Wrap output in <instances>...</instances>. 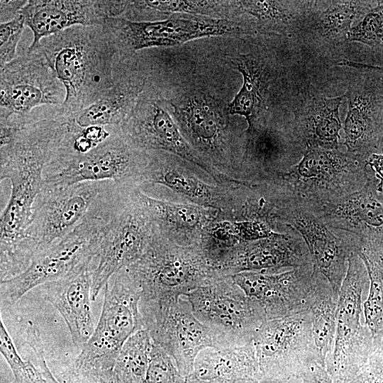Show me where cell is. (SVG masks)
Instances as JSON below:
<instances>
[{
  "mask_svg": "<svg viewBox=\"0 0 383 383\" xmlns=\"http://www.w3.org/2000/svg\"><path fill=\"white\" fill-rule=\"evenodd\" d=\"M58 131L52 116L31 118L0 144V179H8L11 194L0 220V257H10L30 226L43 171Z\"/></svg>",
  "mask_w": 383,
  "mask_h": 383,
  "instance_id": "1",
  "label": "cell"
},
{
  "mask_svg": "<svg viewBox=\"0 0 383 383\" xmlns=\"http://www.w3.org/2000/svg\"><path fill=\"white\" fill-rule=\"evenodd\" d=\"M45 56L65 89L62 110L75 113L99 100L113 84L118 56L102 26H76L43 38Z\"/></svg>",
  "mask_w": 383,
  "mask_h": 383,
  "instance_id": "2",
  "label": "cell"
},
{
  "mask_svg": "<svg viewBox=\"0 0 383 383\" xmlns=\"http://www.w3.org/2000/svg\"><path fill=\"white\" fill-rule=\"evenodd\" d=\"M111 279L105 287L99 321L74 362V374L90 383L108 378L123 344L145 328L139 310V283L126 268Z\"/></svg>",
  "mask_w": 383,
  "mask_h": 383,
  "instance_id": "3",
  "label": "cell"
},
{
  "mask_svg": "<svg viewBox=\"0 0 383 383\" xmlns=\"http://www.w3.org/2000/svg\"><path fill=\"white\" fill-rule=\"evenodd\" d=\"M112 182L43 187L23 240L8 264L0 269V281L24 271L38 254L75 228Z\"/></svg>",
  "mask_w": 383,
  "mask_h": 383,
  "instance_id": "4",
  "label": "cell"
},
{
  "mask_svg": "<svg viewBox=\"0 0 383 383\" xmlns=\"http://www.w3.org/2000/svg\"><path fill=\"white\" fill-rule=\"evenodd\" d=\"M124 268L140 286L139 307L185 296L225 277L201 248L178 245L159 230L142 256Z\"/></svg>",
  "mask_w": 383,
  "mask_h": 383,
  "instance_id": "5",
  "label": "cell"
},
{
  "mask_svg": "<svg viewBox=\"0 0 383 383\" xmlns=\"http://www.w3.org/2000/svg\"><path fill=\"white\" fill-rule=\"evenodd\" d=\"M106 194L70 233L38 254L20 274L1 281V304H13L35 287L62 278L97 257L111 214Z\"/></svg>",
  "mask_w": 383,
  "mask_h": 383,
  "instance_id": "6",
  "label": "cell"
},
{
  "mask_svg": "<svg viewBox=\"0 0 383 383\" xmlns=\"http://www.w3.org/2000/svg\"><path fill=\"white\" fill-rule=\"evenodd\" d=\"M367 162L340 150L307 146L299 162L271 179L282 194L302 204L324 203L360 189Z\"/></svg>",
  "mask_w": 383,
  "mask_h": 383,
  "instance_id": "7",
  "label": "cell"
},
{
  "mask_svg": "<svg viewBox=\"0 0 383 383\" xmlns=\"http://www.w3.org/2000/svg\"><path fill=\"white\" fill-rule=\"evenodd\" d=\"M141 187H119L92 270L91 299L118 271L137 261L158 229L140 196Z\"/></svg>",
  "mask_w": 383,
  "mask_h": 383,
  "instance_id": "8",
  "label": "cell"
},
{
  "mask_svg": "<svg viewBox=\"0 0 383 383\" xmlns=\"http://www.w3.org/2000/svg\"><path fill=\"white\" fill-rule=\"evenodd\" d=\"M145 158V151L132 147L116 127L106 140L86 152L52 148L43 171L44 187L111 181L141 187Z\"/></svg>",
  "mask_w": 383,
  "mask_h": 383,
  "instance_id": "9",
  "label": "cell"
},
{
  "mask_svg": "<svg viewBox=\"0 0 383 383\" xmlns=\"http://www.w3.org/2000/svg\"><path fill=\"white\" fill-rule=\"evenodd\" d=\"M369 282L363 261L353 252L338 293L333 347L326 360L333 383L349 382L374 351L370 331L362 322L363 294Z\"/></svg>",
  "mask_w": 383,
  "mask_h": 383,
  "instance_id": "10",
  "label": "cell"
},
{
  "mask_svg": "<svg viewBox=\"0 0 383 383\" xmlns=\"http://www.w3.org/2000/svg\"><path fill=\"white\" fill-rule=\"evenodd\" d=\"M252 343L262 382L287 383L301 378L313 364L322 365L309 311L265 321L256 331Z\"/></svg>",
  "mask_w": 383,
  "mask_h": 383,
  "instance_id": "11",
  "label": "cell"
},
{
  "mask_svg": "<svg viewBox=\"0 0 383 383\" xmlns=\"http://www.w3.org/2000/svg\"><path fill=\"white\" fill-rule=\"evenodd\" d=\"M195 316L222 340L226 347L252 342L265 321L257 306L231 276L202 285L184 296Z\"/></svg>",
  "mask_w": 383,
  "mask_h": 383,
  "instance_id": "12",
  "label": "cell"
},
{
  "mask_svg": "<svg viewBox=\"0 0 383 383\" xmlns=\"http://www.w3.org/2000/svg\"><path fill=\"white\" fill-rule=\"evenodd\" d=\"M139 310L153 343L172 357L184 377L192 372L202 350L226 348L217 334L195 316L184 296Z\"/></svg>",
  "mask_w": 383,
  "mask_h": 383,
  "instance_id": "13",
  "label": "cell"
},
{
  "mask_svg": "<svg viewBox=\"0 0 383 383\" xmlns=\"http://www.w3.org/2000/svg\"><path fill=\"white\" fill-rule=\"evenodd\" d=\"M270 219L277 228L289 226L299 233L313 267L326 278L338 296L348 257L354 252L353 236L331 228L322 219L283 195L272 198Z\"/></svg>",
  "mask_w": 383,
  "mask_h": 383,
  "instance_id": "14",
  "label": "cell"
},
{
  "mask_svg": "<svg viewBox=\"0 0 383 383\" xmlns=\"http://www.w3.org/2000/svg\"><path fill=\"white\" fill-rule=\"evenodd\" d=\"M145 154L142 185H160L172 192L171 200L216 209L223 220H229L237 181L219 182L198 165L170 152Z\"/></svg>",
  "mask_w": 383,
  "mask_h": 383,
  "instance_id": "15",
  "label": "cell"
},
{
  "mask_svg": "<svg viewBox=\"0 0 383 383\" xmlns=\"http://www.w3.org/2000/svg\"><path fill=\"white\" fill-rule=\"evenodd\" d=\"M103 26L111 36L121 59L143 50L179 45L203 37L232 35L240 30L229 20L199 16H172L152 21L109 18Z\"/></svg>",
  "mask_w": 383,
  "mask_h": 383,
  "instance_id": "16",
  "label": "cell"
},
{
  "mask_svg": "<svg viewBox=\"0 0 383 383\" xmlns=\"http://www.w3.org/2000/svg\"><path fill=\"white\" fill-rule=\"evenodd\" d=\"M65 89L39 48L18 55L0 67V120L42 106H60Z\"/></svg>",
  "mask_w": 383,
  "mask_h": 383,
  "instance_id": "17",
  "label": "cell"
},
{
  "mask_svg": "<svg viewBox=\"0 0 383 383\" xmlns=\"http://www.w3.org/2000/svg\"><path fill=\"white\" fill-rule=\"evenodd\" d=\"M367 179L357 192L335 200L301 204L331 228L350 234L355 249H383V187L367 166Z\"/></svg>",
  "mask_w": 383,
  "mask_h": 383,
  "instance_id": "18",
  "label": "cell"
},
{
  "mask_svg": "<svg viewBox=\"0 0 383 383\" xmlns=\"http://www.w3.org/2000/svg\"><path fill=\"white\" fill-rule=\"evenodd\" d=\"M319 273L311 264L278 272H243L231 277L266 321L309 311Z\"/></svg>",
  "mask_w": 383,
  "mask_h": 383,
  "instance_id": "19",
  "label": "cell"
},
{
  "mask_svg": "<svg viewBox=\"0 0 383 383\" xmlns=\"http://www.w3.org/2000/svg\"><path fill=\"white\" fill-rule=\"evenodd\" d=\"M119 129L128 143L138 150L170 152L211 174L183 136L165 101L152 89L145 87L133 112Z\"/></svg>",
  "mask_w": 383,
  "mask_h": 383,
  "instance_id": "20",
  "label": "cell"
},
{
  "mask_svg": "<svg viewBox=\"0 0 383 383\" xmlns=\"http://www.w3.org/2000/svg\"><path fill=\"white\" fill-rule=\"evenodd\" d=\"M311 264L304 240L290 227L285 233L237 243L223 252L215 265L226 277L243 272H278Z\"/></svg>",
  "mask_w": 383,
  "mask_h": 383,
  "instance_id": "21",
  "label": "cell"
},
{
  "mask_svg": "<svg viewBox=\"0 0 383 383\" xmlns=\"http://www.w3.org/2000/svg\"><path fill=\"white\" fill-rule=\"evenodd\" d=\"M129 1L29 0L20 13L33 34L28 50L40 40L76 26H104L109 18L122 17Z\"/></svg>",
  "mask_w": 383,
  "mask_h": 383,
  "instance_id": "22",
  "label": "cell"
},
{
  "mask_svg": "<svg viewBox=\"0 0 383 383\" xmlns=\"http://www.w3.org/2000/svg\"><path fill=\"white\" fill-rule=\"evenodd\" d=\"M360 77L345 93L348 112L343 123L347 152L367 162L383 152V96L367 77Z\"/></svg>",
  "mask_w": 383,
  "mask_h": 383,
  "instance_id": "23",
  "label": "cell"
},
{
  "mask_svg": "<svg viewBox=\"0 0 383 383\" xmlns=\"http://www.w3.org/2000/svg\"><path fill=\"white\" fill-rule=\"evenodd\" d=\"M94 260L86 262L65 277L39 287L44 299L63 318L72 343L78 348L89 340L96 326L91 309Z\"/></svg>",
  "mask_w": 383,
  "mask_h": 383,
  "instance_id": "24",
  "label": "cell"
},
{
  "mask_svg": "<svg viewBox=\"0 0 383 383\" xmlns=\"http://www.w3.org/2000/svg\"><path fill=\"white\" fill-rule=\"evenodd\" d=\"M140 196L159 231L180 245L201 248L220 218V212L214 209L155 198L143 192L142 189Z\"/></svg>",
  "mask_w": 383,
  "mask_h": 383,
  "instance_id": "25",
  "label": "cell"
},
{
  "mask_svg": "<svg viewBox=\"0 0 383 383\" xmlns=\"http://www.w3.org/2000/svg\"><path fill=\"white\" fill-rule=\"evenodd\" d=\"M145 87V79L129 58H118L113 84L96 101L72 113L77 124L119 127L131 114Z\"/></svg>",
  "mask_w": 383,
  "mask_h": 383,
  "instance_id": "26",
  "label": "cell"
},
{
  "mask_svg": "<svg viewBox=\"0 0 383 383\" xmlns=\"http://www.w3.org/2000/svg\"><path fill=\"white\" fill-rule=\"evenodd\" d=\"M253 343L238 347L206 348L197 355L186 383H261Z\"/></svg>",
  "mask_w": 383,
  "mask_h": 383,
  "instance_id": "27",
  "label": "cell"
},
{
  "mask_svg": "<svg viewBox=\"0 0 383 383\" xmlns=\"http://www.w3.org/2000/svg\"><path fill=\"white\" fill-rule=\"evenodd\" d=\"M344 98V94L335 97L313 96L304 110L296 114L293 131L306 148L340 150L342 122L339 109Z\"/></svg>",
  "mask_w": 383,
  "mask_h": 383,
  "instance_id": "28",
  "label": "cell"
},
{
  "mask_svg": "<svg viewBox=\"0 0 383 383\" xmlns=\"http://www.w3.org/2000/svg\"><path fill=\"white\" fill-rule=\"evenodd\" d=\"M338 299V296L335 294L328 281L319 273L309 311L318 357L325 367L326 358L333 347Z\"/></svg>",
  "mask_w": 383,
  "mask_h": 383,
  "instance_id": "29",
  "label": "cell"
},
{
  "mask_svg": "<svg viewBox=\"0 0 383 383\" xmlns=\"http://www.w3.org/2000/svg\"><path fill=\"white\" fill-rule=\"evenodd\" d=\"M369 277L367 297L363 304L365 323L370 331L374 350L383 351V250L360 248Z\"/></svg>",
  "mask_w": 383,
  "mask_h": 383,
  "instance_id": "30",
  "label": "cell"
},
{
  "mask_svg": "<svg viewBox=\"0 0 383 383\" xmlns=\"http://www.w3.org/2000/svg\"><path fill=\"white\" fill-rule=\"evenodd\" d=\"M243 76V84L228 107V113L243 116L250 129L259 121L262 101L265 72L261 64L250 55H240L232 60Z\"/></svg>",
  "mask_w": 383,
  "mask_h": 383,
  "instance_id": "31",
  "label": "cell"
},
{
  "mask_svg": "<svg viewBox=\"0 0 383 383\" xmlns=\"http://www.w3.org/2000/svg\"><path fill=\"white\" fill-rule=\"evenodd\" d=\"M153 344L145 328L133 334L121 349L111 377L101 383H144Z\"/></svg>",
  "mask_w": 383,
  "mask_h": 383,
  "instance_id": "32",
  "label": "cell"
},
{
  "mask_svg": "<svg viewBox=\"0 0 383 383\" xmlns=\"http://www.w3.org/2000/svg\"><path fill=\"white\" fill-rule=\"evenodd\" d=\"M375 3L376 1H334L318 16L317 31L328 41L346 42L353 23L356 18L362 19Z\"/></svg>",
  "mask_w": 383,
  "mask_h": 383,
  "instance_id": "33",
  "label": "cell"
},
{
  "mask_svg": "<svg viewBox=\"0 0 383 383\" xmlns=\"http://www.w3.org/2000/svg\"><path fill=\"white\" fill-rule=\"evenodd\" d=\"M291 1H234L233 9L251 17L259 26L272 30L281 31L292 25L296 14Z\"/></svg>",
  "mask_w": 383,
  "mask_h": 383,
  "instance_id": "34",
  "label": "cell"
},
{
  "mask_svg": "<svg viewBox=\"0 0 383 383\" xmlns=\"http://www.w3.org/2000/svg\"><path fill=\"white\" fill-rule=\"evenodd\" d=\"M346 42L362 43L383 55V1H377L376 5L351 28Z\"/></svg>",
  "mask_w": 383,
  "mask_h": 383,
  "instance_id": "35",
  "label": "cell"
},
{
  "mask_svg": "<svg viewBox=\"0 0 383 383\" xmlns=\"http://www.w3.org/2000/svg\"><path fill=\"white\" fill-rule=\"evenodd\" d=\"M0 351L12 372L15 383H45L38 367L23 360L18 354L1 318Z\"/></svg>",
  "mask_w": 383,
  "mask_h": 383,
  "instance_id": "36",
  "label": "cell"
},
{
  "mask_svg": "<svg viewBox=\"0 0 383 383\" xmlns=\"http://www.w3.org/2000/svg\"><path fill=\"white\" fill-rule=\"evenodd\" d=\"M226 1H136L137 6L144 12L161 13H189L214 15L220 13Z\"/></svg>",
  "mask_w": 383,
  "mask_h": 383,
  "instance_id": "37",
  "label": "cell"
},
{
  "mask_svg": "<svg viewBox=\"0 0 383 383\" xmlns=\"http://www.w3.org/2000/svg\"><path fill=\"white\" fill-rule=\"evenodd\" d=\"M144 383L186 382L172 357L154 343Z\"/></svg>",
  "mask_w": 383,
  "mask_h": 383,
  "instance_id": "38",
  "label": "cell"
},
{
  "mask_svg": "<svg viewBox=\"0 0 383 383\" xmlns=\"http://www.w3.org/2000/svg\"><path fill=\"white\" fill-rule=\"evenodd\" d=\"M25 26L24 18L21 13L9 22L0 23V67L18 55L17 45Z\"/></svg>",
  "mask_w": 383,
  "mask_h": 383,
  "instance_id": "39",
  "label": "cell"
},
{
  "mask_svg": "<svg viewBox=\"0 0 383 383\" xmlns=\"http://www.w3.org/2000/svg\"><path fill=\"white\" fill-rule=\"evenodd\" d=\"M347 383H383V351L374 350Z\"/></svg>",
  "mask_w": 383,
  "mask_h": 383,
  "instance_id": "40",
  "label": "cell"
},
{
  "mask_svg": "<svg viewBox=\"0 0 383 383\" xmlns=\"http://www.w3.org/2000/svg\"><path fill=\"white\" fill-rule=\"evenodd\" d=\"M27 343L33 350L38 362V367L45 383H60L49 368L45 357L43 343L38 331L32 326L28 327Z\"/></svg>",
  "mask_w": 383,
  "mask_h": 383,
  "instance_id": "41",
  "label": "cell"
},
{
  "mask_svg": "<svg viewBox=\"0 0 383 383\" xmlns=\"http://www.w3.org/2000/svg\"><path fill=\"white\" fill-rule=\"evenodd\" d=\"M339 65L363 72L367 77L376 91L383 96V74L374 70L370 65L364 63L345 60L339 62Z\"/></svg>",
  "mask_w": 383,
  "mask_h": 383,
  "instance_id": "42",
  "label": "cell"
},
{
  "mask_svg": "<svg viewBox=\"0 0 383 383\" xmlns=\"http://www.w3.org/2000/svg\"><path fill=\"white\" fill-rule=\"evenodd\" d=\"M295 383H333L326 367L318 362L313 364L302 377Z\"/></svg>",
  "mask_w": 383,
  "mask_h": 383,
  "instance_id": "43",
  "label": "cell"
},
{
  "mask_svg": "<svg viewBox=\"0 0 383 383\" xmlns=\"http://www.w3.org/2000/svg\"><path fill=\"white\" fill-rule=\"evenodd\" d=\"M27 2L28 1L26 0H1L0 1L1 23L9 22L18 16Z\"/></svg>",
  "mask_w": 383,
  "mask_h": 383,
  "instance_id": "44",
  "label": "cell"
},
{
  "mask_svg": "<svg viewBox=\"0 0 383 383\" xmlns=\"http://www.w3.org/2000/svg\"><path fill=\"white\" fill-rule=\"evenodd\" d=\"M367 166L379 180V183L383 185V152L370 156L367 160Z\"/></svg>",
  "mask_w": 383,
  "mask_h": 383,
  "instance_id": "45",
  "label": "cell"
},
{
  "mask_svg": "<svg viewBox=\"0 0 383 383\" xmlns=\"http://www.w3.org/2000/svg\"><path fill=\"white\" fill-rule=\"evenodd\" d=\"M371 67L374 70H375V71H377V72H379L381 74H383V66L372 65H371Z\"/></svg>",
  "mask_w": 383,
  "mask_h": 383,
  "instance_id": "46",
  "label": "cell"
},
{
  "mask_svg": "<svg viewBox=\"0 0 383 383\" xmlns=\"http://www.w3.org/2000/svg\"><path fill=\"white\" fill-rule=\"evenodd\" d=\"M1 383H15L14 381H9L5 377H4L2 374L1 376Z\"/></svg>",
  "mask_w": 383,
  "mask_h": 383,
  "instance_id": "47",
  "label": "cell"
},
{
  "mask_svg": "<svg viewBox=\"0 0 383 383\" xmlns=\"http://www.w3.org/2000/svg\"><path fill=\"white\" fill-rule=\"evenodd\" d=\"M104 383H113V382H104Z\"/></svg>",
  "mask_w": 383,
  "mask_h": 383,
  "instance_id": "48",
  "label": "cell"
}]
</instances>
